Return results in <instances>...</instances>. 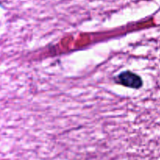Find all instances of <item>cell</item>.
Listing matches in <instances>:
<instances>
[{
  "instance_id": "cell-1",
  "label": "cell",
  "mask_w": 160,
  "mask_h": 160,
  "mask_svg": "<svg viewBox=\"0 0 160 160\" xmlns=\"http://www.w3.org/2000/svg\"><path fill=\"white\" fill-rule=\"evenodd\" d=\"M117 83L122 84L124 87L131 88H140L143 84L142 80L138 75L127 70L123 71L117 77Z\"/></svg>"
}]
</instances>
